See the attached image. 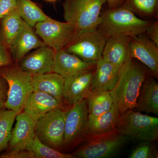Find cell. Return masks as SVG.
<instances>
[{
  "label": "cell",
  "mask_w": 158,
  "mask_h": 158,
  "mask_svg": "<svg viewBox=\"0 0 158 158\" xmlns=\"http://www.w3.org/2000/svg\"><path fill=\"white\" fill-rule=\"evenodd\" d=\"M146 77V69L129 55L122 67L116 85L110 91L120 115L135 107L140 89Z\"/></svg>",
  "instance_id": "cell-1"
},
{
  "label": "cell",
  "mask_w": 158,
  "mask_h": 158,
  "mask_svg": "<svg viewBox=\"0 0 158 158\" xmlns=\"http://www.w3.org/2000/svg\"><path fill=\"white\" fill-rule=\"evenodd\" d=\"M150 22L138 18L134 12L122 6L109 9L101 14L98 28L108 37L144 34Z\"/></svg>",
  "instance_id": "cell-2"
},
{
  "label": "cell",
  "mask_w": 158,
  "mask_h": 158,
  "mask_svg": "<svg viewBox=\"0 0 158 158\" xmlns=\"http://www.w3.org/2000/svg\"><path fill=\"white\" fill-rule=\"evenodd\" d=\"M106 2V0H65L64 19L73 25L77 36L93 31L98 27L101 11Z\"/></svg>",
  "instance_id": "cell-3"
},
{
  "label": "cell",
  "mask_w": 158,
  "mask_h": 158,
  "mask_svg": "<svg viewBox=\"0 0 158 158\" xmlns=\"http://www.w3.org/2000/svg\"><path fill=\"white\" fill-rule=\"evenodd\" d=\"M129 141L116 129L102 134L90 133L72 155L80 158L113 157L120 152Z\"/></svg>",
  "instance_id": "cell-4"
},
{
  "label": "cell",
  "mask_w": 158,
  "mask_h": 158,
  "mask_svg": "<svg viewBox=\"0 0 158 158\" xmlns=\"http://www.w3.org/2000/svg\"><path fill=\"white\" fill-rule=\"evenodd\" d=\"M115 129L130 141L153 142L158 140V118L130 110L120 115Z\"/></svg>",
  "instance_id": "cell-5"
},
{
  "label": "cell",
  "mask_w": 158,
  "mask_h": 158,
  "mask_svg": "<svg viewBox=\"0 0 158 158\" xmlns=\"http://www.w3.org/2000/svg\"><path fill=\"white\" fill-rule=\"evenodd\" d=\"M8 66L0 68V76L8 85L5 108L19 114L22 112L26 100L34 91L33 76L19 68Z\"/></svg>",
  "instance_id": "cell-6"
},
{
  "label": "cell",
  "mask_w": 158,
  "mask_h": 158,
  "mask_svg": "<svg viewBox=\"0 0 158 158\" xmlns=\"http://www.w3.org/2000/svg\"><path fill=\"white\" fill-rule=\"evenodd\" d=\"M66 111L64 146L71 148L82 143L90 134L86 98L79 101Z\"/></svg>",
  "instance_id": "cell-7"
},
{
  "label": "cell",
  "mask_w": 158,
  "mask_h": 158,
  "mask_svg": "<svg viewBox=\"0 0 158 158\" xmlns=\"http://www.w3.org/2000/svg\"><path fill=\"white\" fill-rule=\"evenodd\" d=\"M65 114L61 108L56 109L37 120L35 133L40 141L57 150L64 146Z\"/></svg>",
  "instance_id": "cell-8"
},
{
  "label": "cell",
  "mask_w": 158,
  "mask_h": 158,
  "mask_svg": "<svg viewBox=\"0 0 158 158\" xmlns=\"http://www.w3.org/2000/svg\"><path fill=\"white\" fill-rule=\"evenodd\" d=\"M108 37L99 29L77 36L64 48L88 63L96 64L102 57Z\"/></svg>",
  "instance_id": "cell-9"
},
{
  "label": "cell",
  "mask_w": 158,
  "mask_h": 158,
  "mask_svg": "<svg viewBox=\"0 0 158 158\" xmlns=\"http://www.w3.org/2000/svg\"><path fill=\"white\" fill-rule=\"evenodd\" d=\"M35 27L36 34L46 45L55 51L65 48L77 36L73 25L66 21L61 22L53 19L38 23Z\"/></svg>",
  "instance_id": "cell-10"
},
{
  "label": "cell",
  "mask_w": 158,
  "mask_h": 158,
  "mask_svg": "<svg viewBox=\"0 0 158 158\" xmlns=\"http://www.w3.org/2000/svg\"><path fill=\"white\" fill-rule=\"evenodd\" d=\"M129 54L132 58L144 64L150 71L153 76H158V46L145 34L131 37Z\"/></svg>",
  "instance_id": "cell-11"
},
{
  "label": "cell",
  "mask_w": 158,
  "mask_h": 158,
  "mask_svg": "<svg viewBox=\"0 0 158 158\" xmlns=\"http://www.w3.org/2000/svg\"><path fill=\"white\" fill-rule=\"evenodd\" d=\"M9 140V151L29 150L36 136L37 121L24 112L17 114Z\"/></svg>",
  "instance_id": "cell-12"
},
{
  "label": "cell",
  "mask_w": 158,
  "mask_h": 158,
  "mask_svg": "<svg viewBox=\"0 0 158 158\" xmlns=\"http://www.w3.org/2000/svg\"><path fill=\"white\" fill-rule=\"evenodd\" d=\"M55 52L47 45L38 48L19 61V68L32 76L52 72Z\"/></svg>",
  "instance_id": "cell-13"
},
{
  "label": "cell",
  "mask_w": 158,
  "mask_h": 158,
  "mask_svg": "<svg viewBox=\"0 0 158 158\" xmlns=\"http://www.w3.org/2000/svg\"><path fill=\"white\" fill-rule=\"evenodd\" d=\"M96 64L85 62L64 49L55 52L52 72L64 78L93 70Z\"/></svg>",
  "instance_id": "cell-14"
},
{
  "label": "cell",
  "mask_w": 158,
  "mask_h": 158,
  "mask_svg": "<svg viewBox=\"0 0 158 158\" xmlns=\"http://www.w3.org/2000/svg\"><path fill=\"white\" fill-rule=\"evenodd\" d=\"M46 45L32 29L23 20V25L17 35L8 46L13 59L19 62L32 50Z\"/></svg>",
  "instance_id": "cell-15"
},
{
  "label": "cell",
  "mask_w": 158,
  "mask_h": 158,
  "mask_svg": "<svg viewBox=\"0 0 158 158\" xmlns=\"http://www.w3.org/2000/svg\"><path fill=\"white\" fill-rule=\"evenodd\" d=\"M94 70L65 78L63 92L64 102L72 106L79 101L87 98L90 92Z\"/></svg>",
  "instance_id": "cell-16"
},
{
  "label": "cell",
  "mask_w": 158,
  "mask_h": 158,
  "mask_svg": "<svg viewBox=\"0 0 158 158\" xmlns=\"http://www.w3.org/2000/svg\"><path fill=\"white\" fill-rule=\"evenodd\" d=\"M121 68H119L101 58L96 62L90 91H110L116 85Z\"/></svg>",
  "instance_id": "cell-17"
},
{
  "label": "cell",
  "mask_w": 158,
  "mask_h": 158,
  "mask_svg": "<svg viewBox=\"0 0 158 158\" xmlns=\"http://www.w3.org/2000/svg\"><path fill=\"white\" fill-rule=\"evenodd\" d=\"M60 104L53 97L40 91H34L24 105L23 112L37 121L51 110L61 108Z\"/></svg>",
  "instance_id": "cell-18"
},
{
  "label": "cell",
  "mask_w": 158,
  "mask_h": 158,
  "mask_svg": "<svg viewBox=\"0 0 158 158\" xmlns=\"http://www.w3.org/2000/svg\"><path fill=\"white\" fill-rule=\"evenodd\" d=\"M131 37L115 36L108 37L102 58L119 68H122L129 56V43Z\"/></svg>",
  "instance_id": "cell-19"
},
{
  "label": "cell",
  "mask_w": 158,
  "mask_h": 158,
  "mask_svg": "<svg viewBox=\"0 0 158 158\" xmlns=\"http://www.w3.org/2000/svg\"><path fill=\"white\" fill-rule=\"evenodd\" d=\"M65 78L54 72L33 75L34 91L48 94L60 104L64 102L63 97Z\"/></svg>",
  "instance_id": "cell-20"
},
{
  "label": "cell",
  "mask_w": 158,
  "mask_h": 158,
  "mask_svg": "<svg viewBox=\"0 0 158 158\" xmlns=\"http://www.w3.org/2000/svg\"><path fill=\"white\" fill-rule=\"evenodd\" d=\"M133 110L158 114V84L152 77H146L142 84Z\"/></svg>",
  "instance_id": "cell-21"
},
{
  "label": "cell",
  "mask_w": 158,
  "mask_h": 158,
  "mask_svg": "<svg viewBox=\"0 0 158 158\" xmlns=\"http://www.w3.org/2000/svg\"><path fill=\"white\" fill-rule=\"evenodd\" d=\"M120 116L114 104L110 110L102 115L97 116L88 115V127L90 133L102 134L115 129Z\"/></svg>",
  "instance_id": "cell-22"
},
{
  "label": "cell",
  "mask_w": 158,
  "mask_h": 158,
  "mask_svg": "<svg viewBox=\"0 0 158 158\" xmlns=\"http://www.w3.org/2000/svg\"><path fill=\"white\" fill-rule=\"evenodd\" d=\"M17 9L23 20L32 27L40 22L53 19L31 0H17Z\"/></svg>",
  "instance_id": "cell-23"
},
{
  "label": "cell",
  "mask_w": 158,
  "mask_h": 158,
  "mask_svg": "<svg viewBox=\"0 0 158 158\" xmlns=\"http://www.w3.org/2000/svg\"><path fill=\"white\" fill-rule=\"evenodd\" d=\"M88 115L97 116L110 110L114 104L110 91H90L87 98Z\"/></svg>",
  "instance_id": "cell-24"
},
{
  "label": "cell",
  "mask_w": 158,
  "mask_h": 158,
  "mask_svg": "<svg viewBox=\"0 0 158 158\" xmlns=\"http://www.w3.org/2000/svg\"><path fill=\"white\" fill-rule=\"evenodd\" d=\"M0 20L1 33L8 46L21 28L23 20L16 8L5 15Z\"/></svg>",
  "instance_id": "cell-25"
},
{
  "label": "cell",
  "mask_w": 158,
  "mask_h": 158,
  "mask_svg": "<svg viewBox=\"0 0 158 158\" xmlns=\"http://www.w3.org/2000/svg\"><path fill=\"white\" fill-rule=\"evenodd\" d=\"M18 114L11 110L0 111V153L8 147L12 126Z\"/></svg>",
  "instance_id": "cell-26"
},
{
  "label": "cell",
  "mask_w": 158,
  "mask_h": 158,
  "mask_svg": "<svg viewBox=\"0 0 158 158\" xmlns=\"http://www.w3.org/2000/svg\"><path fill=\"white\" fill-rule=\"evenodd\" d=\"M122 5L135 14L150 17L156 13L158 0H124Z\"/></svg>",
  "instance_id": "cell-27"
},
{
  "label": "cell",
  "mask_w": 158,
  "mask_h": 158,
  "mask_svg": "<svg viewBox=\"0 0 158 158\" xmlns=\"http://www.w3.org/2000/svg\"><path fill=\"white\" fill-rule=\"evenodd\" d=\"M29 151L33 153L34 158H75L72 154L63 153L44 144L36 135Z\"/></svg>",
  "instance_id": "cell-28"
},
{
  "label": "cell",
  "mask_w": 158,
  "mask_h": 158,
  "mask_svg": "<svg viewBox=\"0 0 158 158\" xmlns=\"http://www.w3.org/2000/svg\"><path fill=\"white\" fill-rule=\"evenodd\" d=\"M152 142L143 141L139 142L131 152L130 158H157Z\"/></svg>",
  "instance_id": "cell-29"
},
{
  "label": "cell",
  "mask_w": 158,
  "mask_h": 158,
  "mask_svg": "<svg viewBox=\"0 0 158 158\" xmlns=\"http://www.w3.org/2000/svg\"><path fill=\"white\" fill-rule=\"evenodd\" d=\"M8 46L0 32V68L9 66L11 64V57L8 52Z\"/></svg>",
  "instance_id": "cell-30"
},
{
  "label": "cell",
  "mask_w": 158,
  "mask_h": 158,
  "mask_svg": "<svg viewBox=\"0 0 158 158\" xmlns=\"http://www.w3.org/2000/svg\"><path fill=\"white\" fill-rule=\"evenodd\" d=\"M17 8V0H0V20Z\"/></svg>",
  "instance_id": "cell-31"
},
{
  "label": "cell",
  "mask_w": 158,
  "mask_h": 158,
  "mask_svg": "<svg viewBox=\"0 0 158 158\" xmlns=\"http://www.w3.org/2000/svg\"><path fill=\"white\" fill-rule=\"evenodd\" d=\"M1 158H34V155L31 151L19 150L9 151L0 156Z\"/></svg>",
  "instance_id": "cell-32"
},
{
  "label": "cell",
  "mask_w": 158,
  "mask_h": 158,
  "mask_svg": "<svg viewBox=\"0 0 158 158\" xmlns=\"http://www.w3.org/2000/svg\"><path fill=\"white\" fill-rule=\"evenodd\" d=\"M8 92V85L7 82L0 76V111L5 108Z\"/></svg>",
  "instance_id": "cell-33"
},
{
  "label": "cell",
  "mask_w": 158,
  "mask_h": 158,
  "mask_svg": "<svg viewBox=\"0 0 158 158\" xmlns=\"http://www.w3.org/2000/svg\"><path fill=\"white\" fill-rule=\"evenodd\" d=\"M144 34L158 46V23H151Z\"/></svg>",
  "instance_id": "cell-34"
},
{
  "label": "cell",
  "mask_w": 158,
  "mask_h": 158,
  "mask_svg": "<svg viewBox=\"0 0 158 158\" xmlns=\"http://www.w3.org/2000/svg\"><path fill=\"white\" fill-rule=\"evenodd\" d=\"M124 0H106L109 9H114L122 6Z\"/></svg>",
  "instance_id": "cell-35"
},
{
  "label": "cell",
  "mask_w": 158,
  "mask_h": 158,
  "mask_svg": "<svg viewBox=\"0 0 158 158\" xmlns=\"http://www.w3.org/2000/svg\"><path fill=\"white\" fill-rule=\"evenodd\" d=\"M45 1L48 2H55L57 1V0H45Z\"/></svg>",
  "instance_id": "cell-36"
}]
</instances>
